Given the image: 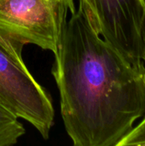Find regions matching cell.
I'll list each match as a JSON object with an SVG mask.
<instances>
[{
	"label": "cell",
	"mask_w": 145,
	"mask_h": 146,
	"mask_svg": "<svg viewBox=\"0 0 145 146\" xmlns=\"http://www.w3.org/2000/svg\"><path fill=\"white\" fill-rule=\"evenodd\" d=\"M51 74L75 146H116L145 115V66L127 62L95 30L84 9L62 27Z\"/></svg>",
	"instance_id": "obj_1"
},
{
	"label": "cell",
	"mask_w": 145,
	"mask_h": 146,
	"mask_svg": "<svg viewBox=\"0 0 145 146\" xmlns=\"http://www.w3.org/2000/svg\"><path fill=\"white\" fill-rule=\"evenodd\" d=\"M50 3H52L53 4L66 9L68 11L73 12L75 9V5H74V2L73 0H49Z\"/></svg>",
	"instance_id": "obj_7"
},
{
	"label": "cell",
	"mask_w": 145,
	"mask_h": 146,
	"mask_svg": "<svg viewBox=\"0 0 145 146\" xmlns=\"http://www.w3.org/2000/svg\"><path fill=\"white\" fill-rule=\"evenodd\" d=\"M68 12L49 0H0V45L18 57L26 44L55 55Z\"/></svg>",
	"instance_id": "obj_2"
},
{
	"label": "cell",
	"mask_w": 145,
	"mask_h": 146,
	"mask_svg": "<svg viewBox=\"0 0 145 146\" xmlns=\"http://www.w3.org/2000/svg\"><path fill=\"white\" fill-rule=\"evenodd\" d=\"M98 34L140 68L145 0H79Z\"/></svg>",
	"instance_id": "obj_4"
},
{
	"label": "cell",
	"mask_w": 145,
	"mask_h": 146,
	"mask_svg": "<svg viewBox=\"0 0 145 146\" xmlns=\"http://www.w3.org/2000/svg\"><path fill=\"white\" fill-rule=\"evenodd\" d=\"M141 58L142 61L145 63V15L143 27H142V46H141Z\"/></svg>",
	"instance_id": "obj_8"
},
{
	"label": "cell",
	"mask_w": 145,
	"mask_h": 146,
	"mask_svg": "<svg viewBox=\"0 0 145 146\" xmlns=\"http://www.w3.org/2000/svg\"><path fill=\"white\" fill-rule=\"evenodd\" d=\"M25 132L19 118L0 103V146L15 145Z\"/></svg>",
	"instance_id": "obj_5"
},
{
	"label": "cell",
	"mask_w": 145,
	"mask_h": 146,
	"mask_svg": "<svg viewBox=\"0 0 145 146\" xmlns=\"http://www.w3.org/2000/svg\"><path fill=\"white\" fill-rule=\"evenodd\" d=\"M141 122L132 128L116 146H145V115Z\"/></svg>",
	"instance_id": "obj_6"
},
{
	"label": "cell",
	"mask_w": 145,
	"mask_h": 146,
	"mask_svg": "<svg viewBox=\"0 0 145 146\" xmlns=\"http://www.w3.org/2000/svg\"><path fill=\"white\" fill-rule=\"evenodd\" d=\"M0 103L34 127L47 139L54 125L55 110L47 91L18 57L0 45Z\"/></svg>",
	"instance_id": "obj_3"
}]
</instances>
